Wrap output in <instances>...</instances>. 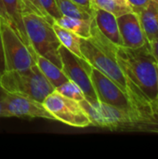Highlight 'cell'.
<instances>
[{
  "label": "cell",
  "mask_w": 158,
  "mask_h": 159,
  "mask_svg": "<svg viewBox=\"0 0 158 159\" xmlns=\"http://www.w3.org/2000/svg\"><path fill=\"white\" fill-rule=\"evenodd\" d=\"M150 1L151 0H127V3L131 8V11L139 15L149 5Z\"/></svg>",
  "instance_id": "obj_23"
},
{
  "label": "cell",
  "mask_w": 158,
  "mask_h": 159,
  "mask_svg": "<svg viewBox=\"0 0 158 159\" xmlns=\"http://www.w3.org/2000/svg\"><path fill=\"white\" fill-rule=\"evenodd\" d=\"M22 12L20 0H0V17L8 22L23 43L28 47L31 44L25 32Z\"/></svg>",
  "instance_id": "obj_12"
},
{
  "label": "cell",
  "mask_w": 158,
  "mask_h": 159,
  "mask_svg": "<svg viewBox=\"0 0 158 159\" xmlns=\"http://www.w3.org/2000/svg\"><path fill=\"white\" fill-rule=\"evenodd\" d=\"M5 71H6L5 57H4V50H3L2 34H1V30H0V74H3Z\"/></svg>",
  "instance_id": "obj_25"
},
{
  "label": "cell",
  "mask_w": 158,
  "mask_h": 159,
  "mask_svg": "<svg viewBox=\"0 0 158 159\" xmlns=\"http://www.w3.org/2000/svg\"><path fill=\"white\" fill-rule=\"evenodd\" d=\"M149 47H150L151 53H152L156 62L158 63V36L149 45Z\"/></svg>",
  "instance_id": "obj_26"
},
{
  "label": "cell",
  "mask_w": 158,
  "mask_h": 159,
  "mask_svg": "<svg viewBox=\"0 0 158 159\" xmlns=\"http://www.w3.org/2000/svg\"><path fill=\"white\" fill-rule=\"evenodd\" d=\"M73 1L87 9L92 10V0H73Z\"/></svg>",
  "instance_id": "obj_27"
},
{
  "label": "cell",
  "mask_w": 158,
  "mask_h": 159,
  "mask_svg": "<svg viewBox=\"0 0 158 159\" xmlns=\"http://www.w3.org/2000/svg\"><path fill=\"white\" fill-rule=\"evenodd\" d=\"M90 78L99 102L117 107L132 114L144 116H157L149 115L140 110L114 81H112L109 77L93 67L90 72Z\"/></svg>",
  "instance_id": "obj_7"
},
{
  "label": "cell",
  "mask_w": 158,
  "mask_h": 159,
  "mask_svg": "<svg viewBox=\"0 0 158 159\" xmlns=\"http://www.w3.org/2000/svg\"><path fill=\"white\" fill-rule=\"evenodd\" d=\"M0 30L2 34L3 50L6 71L26 70L34 64L28 47L17 34L8 22L0 17Z\"/></svg>",
  "instance_id": "obj_6"
},
{
  "label": "cell",
  "mask_w": 158,
  "mask_h": 159,
  "mask_svg": "<svg viewBox=\"0 0 158 159\" xmlns=\"http://www.w3.org/2000/svg\"><path fill=\"white\" fill-rule=\"evenodd\" d=\"M92 20H84L78 18H71L62 16L55 22L60 26L76 34L78 36L82 38H88L91 35V24Z\"/></svg>",
  "instance_id": "obj_16"
},
{
  "label": "cell",
  "mask_w": 158,
  "mask_h": 159,
  "mask_svg": "<svg viewBox=\"0 0 158 159\" xmlns=\"http://www.w3.org/2000/svg\"><path fill=\"white\" fill-rule=\"evenodd\" d=\"M53 29L56 33V35L61 43V46L66 48L69 51L74 53V55L83 58L82 53L80 50V39L81 37L78 36L76 34L60 26L56 22L52 24Z\"/></svg>",
  "instance_id": "obj_17"
},
{
  "label": "cell",
  "mask_w": 158,
  "mask_h": 159,
  "mask_svg": "<svg viewBox=\"0 0 158 159\" xmlns=\"http://www.w3.org/2000/svg\"><path fill=\"white\" fill-rule=\"evenodd\" d=\"M21 3V7H22V11H30V12H34L36 13L40 16H42L43 18H45L47 21H49L51 24L54 23V21L45 13V11L42 9V7H40L38 0H20ZM22 12V13H23Z\"/></svg>",
  "instance_id": "obj_22"
},
{
  "label": "cell",
  "mask_w": 158,
  "mask_h": 159,
  "mask_svg": "<svg viewBox=\"0 0 158 159\" xmlns=\"http://www.w3.org/2000/svg\"><path fill=\"white\" fill-rule=\"evenodd\" d=\"M115 58L127 77L158 110L156 65L149 44L139 48L115 46Z\"/></svg>",
  "instance_id": "obj_3"
},
{
  "label": "cell",
  "mask_w": 158,
  "mask_h": 159,
  "mask_svg": "<svg viewBox=\"0 0 158 159\" xmlns=\"http://www.w3.org/2000/svg\"><path fill=\"white\" fill-rule=\"evenodd\" d=\"M55 90L57 92H59L60 94H61V95H63L69 99L74 100L78 102H80L81 101L86 99L82 89L74 82H73L70 79L65 81L61 86L57 87L55 89Z\"/></svg>",
  "instance_id": "obj_20"
},
{
  "label": "cell",
  "mask_w": 158,
  "mask_h": 159,
  "mask_svg": "<svg viewBox=\"0 0 158 159\" xmlns=\"http://www.w3.org/2000/svg\"><path fill=\"white\" fill-rule=\"evenodd\" d=\"M115 46L98 29L94 19L91 24V35L80 39L82 57L95 69L114 81L142 111L149 115H158V110L144 94L125 75L115 58Z\"/></svg>",
  "instance_id": "obj_1"
},
{
  "label": "cell",
  "mask_w": 158,
  "mask_h": 159,
  "mask_svg": "<svg viewBox=\"0 0 158 159\" xmlns=\"http://www.w3.org/2000/svg\"><path fill=\"white\" fill-rule=\"evenodd\" d=\"M117 24L122 46L128 48H139L147 44L138 14L130 11L117 17Z\"/></svg>",
  "instance_id": "obj_11"
},
{
  "label": "cell",
  "mask_w": 158,
  "mask_h": 159,
  "mask_svg": "<svg viewBox=\"0 0 158 159\" xmlns=\"http://www.w3.org/2000/svg\"><path fill=\"white\" fill-rule=\"evenodd\" d=\"M92 16L98 29L107 39L116 46L123 45L118 29L117 18L114 14L99 8L92 4Z\"/></svg>",
  "instance_id": "obj_13"
},
{
  "label": "cell",
  "mask_w": 158,
  "mask_h": 159,
  "mask_svg": "<svg viewBox=\"0 0 158 159\" xmlns=\"http://www.w3.org/2000/svg\"><path fill=\"white\" fill-rule=\"evenodd\" d=\"M0 80L7 92L25 95L41 102L55 90L35 63L26 70L5 71Z\"/></svg>",
  "instance_id": "obj_4"
},
{
  "label": "cell",
  "mask_w": 158,
  "mask_h": 159,
  "mask_svg": "<svg viewBox=\"0 0 158 159\" xmlns=\"http://www.w3.org/2000/svg\"><path fill=\"white\" fill-rule=\"evenodd\" d=\"M92 4L99 8L114 14L116 18L131 11L129 5L119 3L116 0H92Z\"/></svg>",
  "instance_id": "obj_19"
},
{
  "label": "cell",
  "mask_w": 158,
  "mask_h": 159,
  "mask_svg": "<svg viewBox=\"0 0 158 159\" xmlns=\"http://www.w3.org/2000/svg\"><path fill=\"white\" fill-rule=\"evenodd\" d=\"M138 16L147 43L150 45L158 36V0H151Z\"/></svg>",
  "instance_id": "obj_15"
},
{
  "label": "cell",
  "mask_w": 158,
  "mask_h": 159,
  "mask_svg": "<svg viewBox=\"0 0 158 159\" xmlns=\"http://www.w3.org/2000/svg\"><path fill=\"white\" fill-rule=\"evenodd\" d=\"M22 20L32 48L37 53L61 68L59 53V48L61 45L52 24L42 16L30 11L22 13Z\"/></svg>",
  "instance_id": "obj_5"
},
{
  "label": "cell",
  "mask_w": 158,
  "mask_h": 159,
  "mask_svg": "<svg viewBox=\"0 0 158 159\" xmlns=\"http://www.w3.org/2000/svg\"><path fill=\"white\" fill-rule=\"evenodd\" d=\"M117 2H119V3H122V4H127V5H129L128 3H127V0H116Z\"/></svg>",
  "instance_id": "obj_29"
},
{
  "label": "cell",
  "mask_w": 158,
  "mask_h": 159,
  "mask_svg": "<svg viewBox=\"0 0 158 159\" xmlns=\"http://www.w3.org/2000/svg\"><path fill=\"white\" fill-rule=\"evenodd\" d=\"M59 53L61 61V70L68 79L74 82L82 89L87 100L98 101L90 78L92 66L84 58L74 55L63 46L60 47Z\"/></svg>",
  "instance_id": "obj_9"
},
{
  "label": "cell",
  "mask_w": 158,
  "mask_h": 159,
  "mask_svg": "<svg viewBox=\"0 0 158 159\" xmlns=\"http://www.w3.org/2000/svg\"><path fill=\"white\" fill-rule=\"evenodd\" d=\"M1 75L2 74H0V78H1ZM7 91L2 87L1 80H0V117H4V101L7 96Z\"/></svg>",
  "instance_id": "obj_24"
},
{
  "label": "cell",
  "mask_w": 158,
  "mask_h": 159,
  "mask_svg": "<svg viewBox=\"0 0 158 159\" xmlns=\"http://www.w3.org/2000/svg\"><path fill=\"white\" fill-rule=\"evenodd\" d=\"M29 117L44 118L57 121L45 107L43 102L31 97L7 92L4 101V117Z\"/></svg>",
  "instance_id": "obj_10"
},
{
  "label": "cell",
  "mask_w": 158,
  "mask_h": 159,
  "mask_svg": "<svg viewBox=\"0 0 158 159\" xmlns=\"http://www.w3.org/2000/svg\"><path fill=\"white\" fill-rule=\"evenodd\" d=\"M28 48L31 52V55L34 61V63L38 66L43 75L47 77V79L50 82V84L56 89L57 87L63 84L68 80V77L65 75L61 68L58 67L56 64L51 62L49 60L45 58L44 56L37 53L32 46H28Z\"/></svg>",
  "instance_id": "obj_14"
},
{
  "label": "cell",
  "mask_w": 158,
  "mask_h": 159,
  "mask_svg": "<svg viewBox=\"0 0 158 159\" xmlns=\"http://www.w3.org/2000/svg\"><path fill=\"white\" fill-rule=\"evenodd\" d=\"M43 104L55 116L57 121L75 128H87L90 126L88 116L80 103L60 94L56 90L46 97Z\"/></svg>",
  "instance_id": "obj_8"
},
{
  "label": "cell",
  "mask_w": 158,
  "mask_h": 159,
  "mask_svg": "<svg viewBox=\"0 0 158 159\" xmlns=\"http://www.w3.org/2000/svg\"><path fill=\"white\" fill-rule=\"evenodd\" d=\"M38 3L42 9L45 11V13L55 22L58 19L62 17V14L61 13L58 5L56 3V0H38Z\"/></svg>",
  "instance_id": "obj_21"
},
{
  "label": "cell",
  "mask_w": 158,
  "mask_h": 159,
  "mask_svg": "<svg viewBox=\"0 0 158 159\" xmlns=\"http://www.w3.org/2000/svg\"><path fill=\"white\" fill-rule=\"evenodd\" d=\"M80 105L90 120V126L111 131L158 134V115L144 116L129 113L99 101H81Z\"/></svg>",
  "instance_id": "obj_2"
},
{
  "label": "cell",
  "mask_w": 158,
  "mask_h": 159,
  "mask_svg": "<svg viewBox=\"0 0 158 159\" xmlns=\"http://www.w3.org/2000/svg\"><path fill=\"white\" fill-rule=\"evenodd\" d=\"M156 83H157V91H158V63L156 62Z\"/></svg>",
  "instance_id": "obj_28"
},
{
  "label": "cell",
  "mask_w": 158,
  "mask_h": 159,
  "mask_svg": "<svg viewBox=\"0 0 158 159\" xmlns=\"http://www.w3.org/2000/svg\"><path fill=\"white\" fill-rule=\"evenodd\" d=\"M56 3L62 16L84 20H91L93 18L92 10L79 6L73 0H56Z\"/></svg>",
  "instance_id": "obj_18"
}]
</instances>
